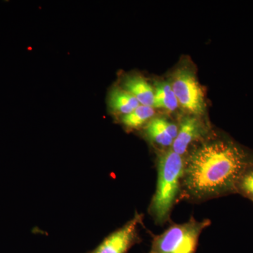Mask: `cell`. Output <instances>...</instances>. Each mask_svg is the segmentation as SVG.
Masks as SVG:
<instances>
[{
    "label": "cell",
    "instance_id": "obj_1",
    "mask_svg": "<svg viewBox=\"0 0 253 253\" xmlns=\"http://www.w3.org/2000/svg\"><path fill=\"white\" fill-rule=\"evenodd\" d=\"M184 161L181 194L205 201L236 194L240 177L253 165V155L235 141L219 138L199 145Z\"/></svg>",
    "mask_w": 253,
    "mask_h": 253
},
{
    "label": "cell",
    "instance_id": "obj_2",
    "mask_svg": "<svg viewBox=\"0 0 253 253\" xmlns=\"http://www.w3.org/2000/svg\"><path fill=\"white\" fill-rule=\"evenodd\" d=\"M184 162V156L171 149L158 155L157 184L149 208V214L158 224L169 220L181 191Z\"/></svg>",
    "mask_w": 253,
    "mask_h": 253
},
{
    "label": "cell",
    "instance_id": "obj_3",
    "mask_svg": "<svg viewBox=\"0 0 253 253\" xmlns=\"http://www.w3.org/2000/svg\"><path fill=\"white\" fill-rule=\"evenodd\" d=\"M211 224L210 219L194 217L183 224H173L159 235H152L147 253H196L200 236Z\"/></svg>",
    "mask_w": 253,
    "mask_h": 253
},
{
    "label": "cell",
    "instance_id": "obj_4",
    "mask_svg": "<svg viewBox=\"0 0 253 253\" xmlns=\"http://www.w3.org/2000/svg\"><path fill=\"white\" fill-rule=\"evenodd\" d=\"M179 104L193 116H201L206 111V101L202 87L192 70H176L170 83Z\"/></svg>",
    "mask_w": 253,
    "mask_h": 253
},
{
    "label": "cell",
    "instance_id": "obj_5",
    "mask_svg": "<svg viewBox=\"0 0 253 253\" xmlns=\"http://www.w3.org/2000/svg\"><path fill=\"white\" fill-rule=\"evenodd\" d=\"M143 217V214L136 212L131 220L108 236L96 249L87 253H127L131 247L141 241L139 227L142 224Z\"/></svg>",
    "mask_w": 253,
    "mask_h": 253
},
{
    "label": "cell",
    "instance_id": "obj_6",
    "mask_svg": "<svg viewBox=\"0 0 253 253\" xmlns=\"http://www.w3.org/2000/svg\"><path fill=\"white\" fill-rule=\"evenodd\" d=\"M206 131L203 123L196 116H186L181 120L178 127L177 135L171 146L176 154L184 156L190 145L201 139Z\"/></svg>",
    "mask_w": 253,
    "mask_h": 253
},
{
    "label": "cell",
    "instance_id": "obj_7",
    "mask_svg": "<svg viewBox=\"0 0 253 253\" xmlns=\"http://www.w3.org/2000/svg\"><path fill=\"white\" fill-rule=\"evenodd\" d=\"M145 134L151 142L162 146H172L178 133V126L163 118L151 119L145 127Z\"/></svg>",
    "mask_w": 253,
    "mask_h": 253
},
{
    "label": "cell",
    "instance_id": "obj_8",
    "mask_svg": "<svg viewBox=\"0 0 253 253\" xmlns=\"http://www.w3.org/2000/svg\"><path fill=\"white\" fill-rule=\"evenodd\" d=\"M123 89L132 94L141 105L154 106V88L144 78L128 76L123 82Z\"/></svg>",
    "mask_w": 253,
    "mask_h": 253
},
{
    "label": "cell",
    "instance_id": "obj_9",
    "mask_svg": "<svg viewBox=\"0 0 253 253\" xmlns=\"http://www.w3.org/2000/svg\"><path fill=\"white\" fill-rule=\"evenodd\" d=\"M139 105L140 104L136 98L124 89L116 88L110 94V106L113 112L117 114L125 116L131 112Z\"/></svg>",
    "mask_w": 253,
    "mask_h": 253
},
{
    "label": "cell",
    "instance_id": "obj_10",
    "mask_svg": "<svg viewBox=\"0 0 253 253\" xmlns=\"http://www.w3.org/2000/svg\"><path fill=\"white\" fill-rule=\"evenodd\" d=\"M179 102L169 83H159L154 88V101L153 107L163 109L168 111H175Z\"/></svg>",
    "mask_w": 253,
    "mask_h": 253
},
{
    "label": "cell",
    "instance_id": "obj_11",
    "mask_svg": "<svg viewBox=\"0 0 253 253\" xmlns=\"http://www.w3.org/2000/svg\"><path fill=\"white\" fill-rule=\"evenodd\" d=\"M154 115V107L140 104L131 112L123 116L121 121L129 129H137L149 123Z\"/></svg>",
    "mask_w": 253,
    "mask_h": 253
},
{
    "label": "cell",
    "instance_id": "obj_12",
    "mask_svg": "<svg viewBox=\"0 0 253 253\" xmlns=\"http://www.w3.org/2000/svg\"><path fill=\"white\" fill-rule=\"evenodd\" d=\"M236 193L253 202V165L248 168L240 177L236 185Z\"/></svg>",
    "mask_w": 253,
    "mask_h": 253
}]
</instances>
